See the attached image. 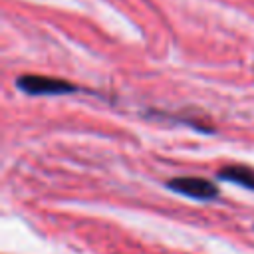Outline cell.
Returning <instances> with one entry per match:
<instances>
[{
  "label": "cell",
  "instance_id": "cell-1",
  "mask_svg": "<svg viewBox=\"0 0 254 254\" xmlns=\"http://www.w3.org/2000/svg\"><path fill=\"white\" fill-rule=\"evenodd\" d=\"M16 87L24 91L26 95L32 97H42V95H67L77 91L79 87L67 79L60 77H50V75H38V73H26L16 79Z\"/></svg>",
  "mask_w": 254,
  "mask_h": 254
},
{
  "label": "cell",
  "instance_id": "cell-3",
  "mask_svg": "<svg viewBox=\"0 0 254 254\" xmlns=\"http://www.w3.org/2000/svg\"><path fill=\"white\" fill-rule=\"evenodd\" d=\"M218 179L254 190V169H250L246 165H228L218 171Z\"/></svg>",
  "mask_w": 254,
  "mask_h": 254
},
{
  "label": "cell",
  "instance_id": "cell-2",
  "mask_svg": "<svg viewBox=\"0 0 254 254\" xmlns=\"http://www.w3.org/2000/svg\"><path fill=\"white\" fill-rule=\"evenodd\" d=\"M167 187L179 194H185L194 200H212L218 196V189L214 183L200 177H177L167 183Z\"/></svg>",
  "mask_w": 254,
  "mask_h": 254
}]
</instances>
